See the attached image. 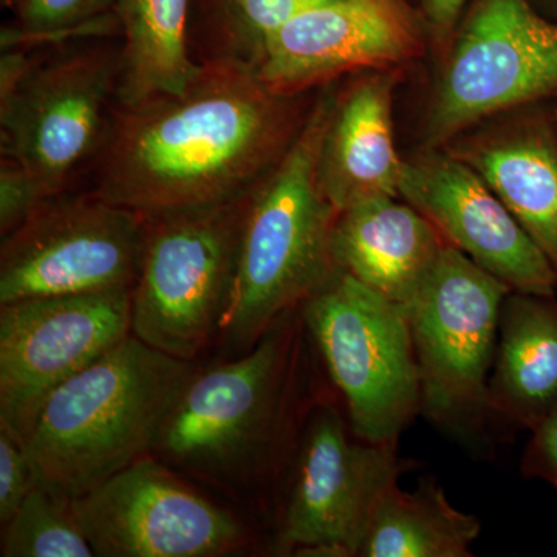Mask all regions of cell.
<instances>
[{
	"instance_id": "31",
	"label": "cell",
	"mask_w": 557,
	"mask_h": 557,
	"mask_svg": "<svg viewBox=\"0 0 557 557\" xmlns=\"http://www.w3.org/2000/svg\"><path fill=\"white\" fill-rule=\"evenodd\" d=\"M3 5L7 7H17L21 3V0H2Z\"/></svg>"
},
{
	"instance_id": "27",
	"label": "cell",
	"mask_w": 557,
	"mask_h": 557,
	"mask_svg": "<svg viewBox=\"0 0 557 557\" xmlns=\"http://www.w3.org/2000/svg\"><path fill=\"white\" fill-rule=\"evenodd\" d=\"M520 468L525 478L544 480L557 490V408L531 431Z\"/></svg>"
},
{
	"instance_id": "20",
	"label": "cell",
	"mask_w": 557,
	"mask_h": 557,
	"mask_svg": "<svg viewBox=\"0 0 557 557\" xmlns=\"http://www.w3.org/2000/svg\"><path fill=\"white\" fill-rule=\"evenodd\" d=\"M189 0H116L119 108L182 94L199 75L188 47Z\"/></svg>"
},
{
	"instance_id": "1",
	"label": "cell",
	"mask_w": 557,
	"mask_h": 557,
	"mask_svg": "<svg viewBox=\"0 0 557 557\" xmlns=\"http://www.w3.org/2000/svg\"><path fill=\"white\" fill-rule=\"evenodd\" d=\"M295 97L236 58L201 65L182 94L119 108L94 193L145 219L244 199L302 127Z\"/></svg>"
},
{
	"instance_id": "12",
	"label": "cell",
	"mask_w": 557,
	"mask_h": 557,
	"mask_svg": "<svg viewBox=\"0 0 557 557\" xmlns=\"http://www.w3.org/2000/svg\"><path fill=\"white\" fill-rule=\"evenodd\" d=\"M131 335V292L0 304V428L25 445L47 398Z\"/></svg>"
},
{
	"instance_id": "28",
	"label": "cell",
	"mask_w": 557,
	"mask_h": 557,
	"mask_svg": "<svg viewBox=\"0 0 557 557\" xmlns=\"http://www.w3.org/2000/svg\"><path fill=\"white\" fill-rule=\"evenodd\" d=\"M467 0H423L424 17L435 40L449 47L456 35V25Z\"/></svg>"
},
{
	"instance_id": "7",
	"label": "cell",
	"mask_w": 557,
	"mask_h": 557,
	"mask_svg": "<svg viewBox=\"0 0 557 557\" xmlns=\"http://www.w3.org/2000/svg\"><path fill=\"white\" fill-rule=\"evenodd\" d=\"M413 467L399 458L398 443L355 434L339 397L317 395L278 505L274 552L358 557L380 502Z\"/></svg>"
},
{
	"instance_id": "15",
	"label": "cell",
	"mask_w": 557,
	"mask_h": 557,
	"mask_svg": "<svg viewBox=\"0 0 557 557\" xmlns=\"http://www.w3.org/2000/svg\"><path fill=\"white\" fill-rule=\"evenodd\" d=\"M418 46L388 0H333L278 28L252 67L277 94L298 95L344 73L403 64Z\"/></svg>"
},
{
	"instance_id": "16",
	"label": "cell",
	"mask_w": 557,
	"mask_h": 557,
	"mask_svg": "<svg viewBox=\"0 0 557 557\" xmlns=\"http://www.w3.org/2000/svg\"><path fill=\"white\" fill-rule=\"evenodd\" d=\"M469 129L443 148L463 160L507 205L557 271V124L531 104Z\"/></svg>"
},
{
	"instance_id": "6",
	"label": "cell",
	"mask_w": 557,
	"mask_h": 557,
	"mask_svg": "<svg viewBox=\"0 0 557 557\" xmlns=\"http://www.w3.org/2000/svg\"><path fill=\"white\" fill-rule=\"evenodd\" d=\"M509 292L448 244L409 310L421 416L471 448L490 443L487 386Z\"/></svg>"
},
{
	"instance_id": "25",
	"label": "cell",
	"mask_w": 557,
	"mask_h": 557,
	"mask_svg": "<svg viewBox=\"0 0 557 557\" xmlns=\"http://www.w3.org/2000/svg\"><path fill=\"white\" fill-rule=\"evenodd\" d=\"M36 485L24 443L0 428V525L9 522Z\"/></svg>"
},
{
	"instance_id": "13",
	"label": "cell",
	"mask_w": 557,
	"mask_h": 557,
	"mask_svg": "<svg viewBox=\"0 0 557 557\" xmlns=\"http://www.w3.org/2000/svg\"><path fill=\"white\" fill-rule=\"evenodd\" d=\"M72 505L98 557H222L249 544L239 519L153 456L72 498Z\"/></svg>"
},
{
	"instance_id": "11",
	"label": "cell",
	"mask_w": 557,
	"mask_h": 557,
	"mask_svg": "<svg viewBox=\"0 0 557 557\" xmlns=\"http://www.w3.org/2000/svg\"><path fill=\"white\" fill-rule=\"evenodd\" d=\"M146 219L98 194L44 201L2 236L0 304L132 292Z\"/></svg>"
},
{
	"instance_id": "29",
	"label": "cell",
	"mask_w": 557,
	"mask_h": 557,
	"mask_svg": "<svg viewBox=\"0 0 557 557\" xmlns=\"http://www.w3.org/2000/svg\"><path fill=\"white\" fill-rule=\"evenodd\" d=\"M542 3L557 17V0H542Z\"/></svg>"
},
{
	"instance_id": "3",
	"label": "cell",
	"mask_w": 557,
	"mask_h": 557,
	"mask_svg": "<svg viewBox=\"0 0 557 557\" xmlns=\"http://www.w3.org/2000/svg\"><path fill=\"white\" fill-rule=\"evenodd\" d=\"M194 370L131 335L62 384L25 440L38 485L76 498L152 456Z\"/></svg>"
},
{
	"instance_id": "26",
	"label": "cell",
	"mask_w": 557,
	"mask_h": 557,
	"mask_svg": "<svg viewBox=\"0 0 557 557\" xmlns=\"http://www.w3.org/2000/svg\"><path fill=\"white\" fill-rule=\"evenodd\" d=\"M47 200L49 197L24 168L14 161L2 159V166H0V233L2 236L20 226Z\"/></svg>"
},
{
	"instance_id": "8",
	"label": "cell",
	"mask_w": 557,
	"mask_h": 557,
	"mask_svg": "<svg viewBox=\"0 0 557 557\" xmlns=\"http://www.w3.org/2000/svg\"><path fill=\"white\" fill-rule=\"evenodd\" d=\"M299 311L355 434L398 443L421 416L408 311L341 270Z\"/></svg>"
},
{
	"instance_id": "2",
	"label": "cell",
	"mask_w": 557,
	"mask_h": 557,
	"mask_svg": "<svg viewBox=\"0 0 557 557\" xmlns=\"http://www.w3.org/2000/svg\"><path fill=\"white\" fill-rule=\"evenodd\" d=\"M307 332L285 314L251 350L190 373L152 456L214 483H251L288 471L313 399L300 401ZM318 395V394H317Z\"/></svg>"
},
{
	"instance_id": "17",
	"label": "cell",
	"mask_w": 557,
	"mask_h": 557,
	"mask_svg": "<svg viewBox=\"0 0 557 557\" xmlns=\"http://www.w3.org/2000/svg\"><path fill=\"white\" fill-rule=\"evenodd\" d=\"M395 72L373 70L336 94L319 150L318 177L338 212L366 201L399 197L405 160L395 143Z\"/></svg>"
},
{
	"instance_id": "10",
	"label": "cell",
	"mask_w": 557,
	"mask_h": 557,
	"mask_svg": "<svg viewBox=\"0 0 557 557\" xmlns=\"http://www.w3.org/2000/svg\"><path fill=\"white\" fill-rule=\"evenodd\" d=\"M120 51L79 50L30 60L0 89L2 159L24 168L49 199L100 153L119 104Z\"/></svg>"
},
{
	"instance_id": "30",
	"label": "cell",
	"mask_w": 557,
	"mask_h": 557,
	"mask_svg": "<svg viewBox=\"0 0 557 557\" xmlns=\"http://www.w3.org/2000/svg\"><path fill=\"white\" fill-rule=\"evenodd\" d=\"M552 106H549V109H552L553 116H555L556 124H557V95L556 97L552 98Z\"/></svg>"
},
{
	"instance_id": "24",
	"label": "cell",
	"mask_w": 557,
	"mask_h": 557,
	"mask_svg": "<svg viewBox=\"0 0 557 557\" xmlns=\"http://www.w3.org/2000/svg\"><path fill=\"white\" fill-rule=\"evenodd\" d=\"M333 0H222L237 60L252 65L263 44L299 14Z\"/></svg>"
},
{
	"instance_id": "22",
	"label": "cell",
	"mask_w": 557,
	"mask_h": 557,
	"mask_svg": "<svg viewBox=\"0 0 557 557\" xmlns=\"http://www.w3.org/2000/svg\"><path fill=\"white\" fill-rule=\"evenodd\" d=\"M2 557H91L72 498L36 485L20 509L2 525Z\"/></svg>"
},
{
	"instance_id": "21",
	"label": "cell",
	"mask_w": 557,
	"mask_h": 557,
	"mask_svg": "<svg viewBox=\"0 0 557 557\" xmlns=\"http://www.w3.org/2000/svg\"><path fill=\"white\" fill-rule=\"evenodd\" d=\"M482 533L475 516L450 504L434 478L413 491L397 485L380 502L358 557H469Z\"/></svg>"
},
{
	"instance_id": "14",
	"label": "cell",
	"mask_w": 557,
	"mask_h": 557,
	"mask_svg": "<svg viewBox=\"0 0 557 557\" xmlns=\"http://www.w3.org/2000/svg\"><path fill=\"white\" fill-rule=\"evenodd\" d=\"M399 197L511 292L556 295L557 271L496 193L445 148L405 160Z\"/></svg>"
},
{
	"instance_id": "18",
	"label": "cell",
	"mask_w": 557,
	"mask_h": 557,
	"mask_svg": "<svg viewBox=\"0 0 557 557\" xmlns=\"http://www.w3.org/2000/svg\"><path fill=\"white\" fill-rule=\"evenodd\" d=\"M448 242L401 197L344 209L333 228L336 269L399 309H412Z\"/></svg>"
},
{
	"instance_id": "9",
	"label": "cell",
	"mask_w": 557,
	"mask_h": 557,
	"mask_svg": "<svg viewBox=\"0 0 557 557\" xmlns=\"http://www.w3.org/2000/svg\"><path fill=\"white\" fill-rule=\"evenodd\" d=\"M448 49L424 148H443L478 124L557 95V21L530 0H479Z\"/></svg>"
},
{
	"instance_id": "4",
	"label": "cell",
	"mask_w": 557,
	"mask_h": 557,
	"mask_svg": "<svg viewBox=\"0 0 557 557\" xmlns=\"http://www.w3.org/2000/svg\"><path fill=\"white\" fill-rule=\"evenodd\" d=\"M325 91L287 152L249 194L236 281L219 339L245 354L336 270L333 228L339 212L319 185L322 138L335 106Z\"/></svg>"
},
{
	"instance_id": "23",
	"label": "cell",
	"mask_w": 557,
	"mask_h": 557,
	"mask_svg": "<svg viewBox=\"0 0 557 557\" xmlns=\"http://www.w3.org/2000/svg\"><path fill=\"white\" fill-rule=\"evenodd\" d=\"M116 0H21L20 27L3 30L2 50L50 42L108 27Z\"/></svg>"
},
{
	"instance_id": "19",
	"label": "cell",
	"mask_w": 557,
	"mask_h": 557,
	"mask_svg": "<svg viewBox=\"0 0 557 557\" xmlns=\"http://www.w3.org/2000/svg\"><path fill=\"white\" fill-rule=\"evenodd\" d=\"M491 423L533 431L557 408L556 295L509 292L487 386Z\"/></svg>"
},
{
	"instance_id": "5",
	"label": "cell",
	"mask_w": 557,
	"mask_h": 557,
	"mask_svg": "<svg viewBox=\"0 0 557 557\" xmlns=\"http://www.w3.org/2000/svg\"><path fill=\"white\" fill-rule=\"evenodd\" d=\"M248 197L146 219L131 292L135 338L185 361L219 338L236 281Z\"/></svg>"
}]
</instances>
